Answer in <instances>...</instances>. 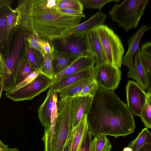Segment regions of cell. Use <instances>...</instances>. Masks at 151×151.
I'll return each instance as SVG.
<instances>
[{
	"mask_svg": "<svg viewBox=\"0 0 151 151\" xmlns=\"http://www.w3.org/2000/svg\"><path fill=\"white\" fill-rule=\"evenodd\" d=\"M140 52L151 57V42L143 44L139 48Z\"/></svg>",
	"mask_w": 151,
	"mask_h": 151,
	"instance_id": "37",
	"label": "cell"
},
{
	"mask_svg": "<svg viewBox=\"0 0 151 151\" xmlns=\"http://www.w3.org/2000/svg\"><path fill=\"white\" fill-rule=\"evenodd\" d=\"M40 73V71L39 70H35L30 74L22 82L16 85L11 91L16 90L27 85L37 77Z\"/></svg>",
	"mask_w": 151,
	"mask_h": 151,
	"instance_id": "33",
	"label": "cell"
},
{
	"mask_svg": "<svg viewBox=\"0 0 151 151\" xmlns=\"http://www.w3.org/2000/svg\"><path fill=\"white\" fill-rule=\"evenodd\" d=\"M26 42V58L35 70L40 72L44 65L43 56L38 50L29 47Z\"/></svg>",
	"mask_w": 151,
	"mask_h": 151,
	"instance_id": "23",
	"label": "cell"
},
{
	"mask_svg": "<svg viewBox=\"0 0 151 151\" xmlns=\"http://www.w3.org/2000/svg\"><path fill=\"white\" fill-rule=\"evenodd\" d=\"M73 130L70 151H79L89 131L87 116L83 117L79 124L73 129Z\"/></svg>",
	"mask_w": 151,
	"mask_h": 151,
	"instance_id": "20",
	"label": "cell"
},
{
	"mask_svg": "<svg viewBox=\"0 0 151 151\" xmlns=\"http://www.w3.org/2000/svg\"><path fill=\"white\" fill-rule=\"evenodd\" d=\"M106 136L97 135L94 137L90 143L89 151H111V145Z\"/></svg>",
	"mask_w": 151,
	"mask_h": 151,
	"instance_id": "24",
	"label": "cell"
},
{
	"mask_svg": "<svg viewBox=\"0 0 151 151\" xmlns=\"http://www.w3.org/2000/svg\"><path fill=\"white\" fill-rule=\"evenodd\" d=\"M8 145H6L0 140V151H6L8 147Z\"/></svg>",
	"mask_w": 151,
	"mask_h": 151,
	"instance_id": "44",
	"label": "cell"
},
{
	"mask_svg": "<svg viewBox=\"0 0 151 151\" xmlns=\"http://www.w3.org/2000/svg\"><path fill=\"white\" fill-rule=\"evenodd\" d=\"M88 33L57 37L50 40L49 43L51 48L58 52L94 59L88 40Z\"/></svg>",
	"mask_w": 151,
	"mask_h": 151,
	"instance_id": "6",
	"label": "cell"
},
{
	"mask_svg": "<svg viewBox=\"0 0 151 151\" xmlns=\"http://www.w3.org/2000/svg\"><path fill=\"white\" fill-rule=\"evenodd\" d=\"M140 56L141 60L142 65L148 73L150 77L151 74V58L140 52Z\"/></svg>",
	"mask_w": 151,
	"mask_h": 151,
	"instance_id": "34",
	"label": "cell"
},
{
	"mask_svg": "<svg viewBox=\"0 0 151 151\" xmlns=\"http://www.w3.org/2000/svg\"><path fill=\"white\" fill-rule=\"evenodd\" d=\"M107 63L120 68L124 50L121 40L114 31L102 25L95 28Z\"/></svg>",
	"mask_w": 151,
	"mask_h": 151,
	"instance_id": "7",
	"label": "cell"
},
{
	"mask_svg": "<svg viewBox=\"0 0 151 151\" xmlns=\"http://www.w3.org/2000/svg\"><path fill=\"white\" fill-rule=\"evenodd\" d=\"M151 27L147 25H144L141 27L128 40V49L125 55L122 58V64L127 66L129 71H131L134 68L133 60L134 55L139 47L140 42L144 33Z\"/></svg>",
	"mask_w": 151,
	"mask_h": 151,
	"instance_id": "13",
	"label": "cell"
},
{
	"mask_svg": "<svg viewBox=\"0 0 151 151\" xmlns=\"http://www.w3.org/2000/svg\"><path fill=\"white\" fill-rule=\"evenodd\" d=\"M6 151H19L16 148H10L8 147Z\"/></svg>",
	"mask_w": 151,
	"mask_h": 151,
	"instance_id": "45",
	"label": "cell"
},
{
	"mask_svg": "<svg viewBox=\"0 0 151 151\" xmlns=\"http://www.w3.org/2000/svg\"><path fill=\"white\" fill-rule=\"evenodd\" d=\"M94 64L95 60L93 58L86 56L78 57L65 69L55 76L52 84L69 76L93 67Z\"/></svg>",
	"mask_w": 151,
	"mask_h": 151,
	"instance_id": "15",
	"label": "cell"
},
{
	"mask_svg": "<svg viewBox=\"0 0 151 151\" xmlns=\"http://www.w3.org/2000/svg\"><path fill=\"white\" fill-rule=\"evenodd\" d=\"M52 57L53 52L52 49L51 52L45 53L43 55L44 65L40 71V73L53 80L54 76L52 68Z\"/></svg>",
	"mask_w": 151,
	"mask_h": 151,
	"instance_id": "29",
	"label": "cell"
},
{
	"mask_svg": "<svg viewBox=\"0 0 151 151\" xmlns=\"http://www.w3.org/2000/svg\"><path fill=\"white\" fill-rule=\"evenodd\" d=\"M137 151H151V142L143 145Z\"/></svg>",
	"mask_w": 151,
	"mask_h": 151,
	"instance_id": "41",
	"label": "cell"
},
{
	"mask_svg": "<svg viewBox=\"0 0 151 151\" xmlns=\"http://www.w3.org/2000/svg\"><path fill=\"white\" fill-rule=\"evenodd\" d=\"M52 82V79L40 73L27 85L16 90L6 92L5 95L12 101L16 102L32 100L46 91Z\"/></svg>",
	"mask_w": 151,
	"mask_h": 151,
	"instance_id": "8",
	"label": "cell"
},
{
	"mask_svg": "<svg viewBox=\"0 0 151 151\" xmlns=\"http://www.w3.org/2000/svg\"><path fill=\"white\" fill-rule=\"evenodd\" d=\"M106 18V15L101 11H99L85 22L64 31L58 37L88 33L97 27L103 25Z\"/></svg>",
	"mask_w": 151,
	"mask_h": 151,
	"instance_id": "12",
	"label": "cell"
},
{
	"mask_svg": "<svg viewBox=\"0 0 151 151\" xmlns=\"http://www.w3.org/2000/svg\"><path fill=\"white\" fill-rule=\"evenodd\" d=\"M127 105L132 114L140 116L145 103L146 93L138 84L129 81L126 86Z\"/></svg>",
	"mask_w": 151,
	"mask_h": 151,
	"instance_id": "10",
	"label": "cell"
},
{
	"mask_svg": "<svg viewBox=\"0 0 151 151\" xmlns=\"http://www.w3.org/2000/svg\"><path fill=\"white\" fill-rule=\"evenodd\" d=\"M148 0H125L120 4H115L109 12L112 20L117 22L125 32L138 26Z\"/></svg>",
	"mask_w": 151,
	"mask_h": 151,
	"instance_id": "4",
	"label": "cell"
},
{
	"mask_svg": "<svg viewBox=\"0 0 151 151\" xmlns=\"http://www.w3.org/2000/svg\"><path fill=\"white\" fill-rule=\"evenodd\" d=\"M16 28L6 53L3 56L5 73L3 75V91H12L15 86V78L21 65L26 58L27 42L25 37L28 33Z\"/></svg>",
	"mask_w": 151,
	"mask_h": 151,
	"instance_id": "3",
	"label": "cell"
},
{
	"mask_svg": "<svg viewBox=\"0 0 151 151\" xmlns=\"http://www.w3.org/2000/svg\"><path fill=\"white\" fill-rule=\"evenodd\" d=\"M60 12L74 16L85 18V15L83 13L73 10L67 9H58Z\"/></svg>",
	"mask_w": 151,
	"mask_h": 151,
	"instance_id": "36",
	"label": "cell"
},
{
	"mask_svg": "<svg viewBox=\"0 0 151 151\" xmlns=\"http://www.w3.org/2000/svg\"></svg>",
	"mask_w": 151,
	"mask_h": 151,
	"instance_id": "48",
	"label": "cell"
},
{
	"mask_svg": "<svg viewBox=\"0 0 151 151\" xmlns=\"http://www.w3.org/2000/svg\"><path fill=\"white\" fill-rule=\"evenodd\" d=\"M151 142V132L148 129L145 128L142 130L137 137L132 141L127 147L132 148V151H137L143 145Z\"/></svg>",
	"mask_w": 151,
	"mask_h": 151,
	"instance_id": "25",
	"label": "cell"
},
{
	"mask_svg": "<svg viewBox=\"0 0 151 151\" xmlns=\"http://www.w3.org/2000/svg\"><path fill=\"white\" fill-rule=\"evenodd\" d=\"M12 0H0V9L2 8L7 6H11Z\"/></svg>",
	"mask_w": 151,
	"mask_h": 151,
	"instance_id": "40",
	"label": "cell"
},
{
	"mask_svg": "<svg viewBox=\"0 0 151 151\" xmlns=\"http://www.w3.org/2000/svg\"><path fill=\"white\" fill-rule=\"evenodd\" d=\"M93 97L76 96L71 98L70 114L73 128L76 127L88 113Z\"/></svg>",
	"mask_w": 151,
	"mask_h": 151,
	"instance_id": "11",
	"label": "cell"
},
{
	"mask_svg": "<svg viewBox=\"0 0 151 151\" xmlns=\"http://www.w3.org/2000/svg\"><path fill=\"white\" fill-rule=\"evenodd\" d=\"M25 40L29 47L38 50L44 55L45 52L38 43L35 33L28 32Z\"/></svg>",
	"mask_w": 151,
	"mask_h": 151,
	"instance_id": "32",
	"label": "cell"
},
{
	"mask_svg": "<svg viewBox=\"0 0 151 151\" xmlns=\"http://www.w3.org/2000/svg\"><path fill=\"white\" fill-rule=\"evenodd\" d=\"M92 139V136L88 131L79 151H89L90 143Z\"/></svg>",
	"mask_w": 151,
	"mask_h": 151,
	"instance_id": "35",
	"label": "cell"
},
{
	"mask_svg": "<svg viewBox=\"0 0 151 151\" xmlns=\"http://www.w3.org/2000/svg\"><path fill=\"white\" fill-rule=\"evenodd\" d=\"M88 35L90 47L94 56L95 67L107 63L95 29L88 32Z\"/></svg>",
	"mask_w": 151,
	"mask_h": 151,
	"instance_id": "18",
	"label": "cell"
},
{
	"mask_svg": "<svg viewBox=\"0 0 151 151\" xmlns=\"http://www.w3.org/2000/svg\"><path fill=\"white\" fill-rule=\"evenodd\" d=\"M87 117L89 131L94 137L100 135L124 137L135 127L127 105L113 90L98 85Z\"/></svg>",
	"mask_w": 151,
	"mask_h": 151,
	"instance_id": "1",
	"label": "cell"
},
{
	"mask_svg": "<svg viewBox=\"0 0 151 151\" xmlns=\"http://www.w3.org/2000/svg\"><path fill=\"white\" fill-rule=\"evenodd\" d=\"M55 8L57 9H68L83 13L84 7L79 0H57Z\"/></svg>",
	"mask_w": 151,
	"mask_h": 151,
	"instance_id": "28",
	"label": "cell"
},
{
	"mask_svg": "<svg viewBox=\"0 0 151 151\" xmlns=\"http://www.w3.org/2000/svg\"><path fill=\"white\" fill-rule=\"evenodd\" d=\"M122 151H132V149L131 148L127 147L124 148Z\"/></svg>",
	"mask_w": 151,
	"mask_h": 151,
	"instance_id": "46",
	"label": "cell"
},
{
	"mask_svg": "<svg viewBox=\"0 0 151 151\" xmlns=\"http://www.w3.org/2000/svg\"><path fill=\"white\" fill-rule=\"evenodd\" d=\"M83 7L88 9L101 10L106 4L109 2H119L120 0H79Z\"/></svg>",
	"mask_w": 151,
	"mask_h": 151,
	"instance_id": "30",
	"label": "cell"
},
{
	"mask_svg": "<svg viewBox=\"0 0 151 151\" xmlns=\"http://www.w3.org/2000/svg\"><path fill=\"white\" fill-rule=\"evenodd\" d=\"M73 134L72 136L71 137L70 140H69L68 143L67 144V145L66 146V147L65 148L64 151H70L71 150V144L72 143V139L73 137Z\"/></svg>",
	"mask_w": 151,
	"mask_h": 151,
	"instance_id": "42",
	"label": "cell"
},
{
	"mask_svg": "<svg viewBox=\"0 0 151 151\" xmlns=\"http://www.w3.org/2000/svg\"><path fill=\"white\" fill-rule=\"evenodd\" d=\"M35 70H36L32 67L26 58L21 64L17 71L15 78V86Z\"/></svg>",
	"mask_w": 151,
	"mask_h": 151,
	"instance_id": "27",
	"label": "cell"
},
{
	"mask_svg": "<svg viewBox=\"0 0 151 151\" xmlns=\"http://www.w3.org/2000/svg\"><path fill=\"white\" fill-rule=\"evenodd\" d=\"M94 68V66L69 76L52 84L49 88V90L52 92H58L60 90L76 82L86 79L93 78Z\"/></svg>",
	"mask_w": 151,
	"mask_h": 151,
	"instance_id": "16",
	"label": "cell"
},
{
	"mask_svg": "<svg viewBox=\"0 0 151 151\" xmlns=\"http://www.w3.org/2000/svg\"><path fill=\"white\" fill-rule=\"evenodd\" d=\"M51 49L53 52L52 64L54 78L57 74L65 69L78 57L58 52Z\"/></svg>",
	"mask_w": 151,
	"mask_h": 151,
	"instance_id": "19",
	"label": "cell"
},
{
	"mask_svg": "<svg viewBox=\"0 0 151 151\" xmlns=\"http://www.w3.org/2000/svg\"><path fill=\"white\" fill-rule=\"evenodd\" d=\"M145 127L151 128V90L150 87L146 93V101L140 116Z\"/></svg>",
	"mask_w": 151,
	"mask_h": 151,
	"instance_id": "26",
	"label": "cell"
},
{
	"mask_svg": "<svg viewBox=\"0 0 151 151\" xmlns=\"http://www.w3.org/2000/svg\"><path fill=\"white\" fill-rule=\"evenodd\" d=\"M3 75L0 74V99L3 91Z\"/></svg>",
	"mask_w": 151,
	"mask_h": 151,
	"instance_id": "43",
	"label": "cell"
},
{
	"mask_svg": "<svg viewBox=\"0 0 151 151\" xmlns=\"http://www.w3.org/2000/svg\"><path fill=\"white\" fill-rule=\"evenodd\" d=\"M97 87L96 83L93 80L92 82L85 86L81 91L74 95L73 97L87 96L93 97L96 93Z\"/></svg>",
	"mask_w": 151,
	"mask_h": 151,
	"instance_id": "31",
	"label": "cell"
},
{
	"mask_svg": "<svg viewBox=\"0 0 151 151\" xmlns=\"http://www.w3.org/2000/svg\"><path fill=\"white\" fill-rule=\"evenodd\" d=\"M11 8V6H7L0 9V51L3 55L7 41L6 19Z\"/></svg>",
	"mask_w": 151,
	"mask_h": 151,
	"instance_id": "22",
	"label": "cell"
},
{
	"mask_svg": "<svg viewBox=\"0 0 151 151\" xmlns=\"http://www.w3.org/2000/svg\"><path fill=\"white\" fill-rule=\"evenodd\" d=\"M5 70L4 57L0 51V74L3 75L5 73Z\"/></svg>",
	"mask_w": 151,
	"mask_h": 151,
	"instance_id": "38",
	"label": "cell"
},
{
	"mask_svg": "<svg viewBox=\"0 0 151 151\" xmlns=\"http://www.w3.org/2000/svg\"><path fill=\"white\" fill-rule=\"evenodd\" d=\"M12 36H13V35H12ZM11 39H12V38H11ZM10 42H11V41H10ZM8 46H9V45H8Z\"/></svg>",
	"mask_w": 151,
	"mask_h": 151,
	"instance_id": "47",
	"label": "cell"
},
{
	"mask_svg": "<svg viewBox=\"0 0 151 151\" xmlns=\"http://www.w3.org/2000/svg\"><path fill=\"white\" fill-rule=\"evenodd\" d=\"M54 93L49 90L44 101L37 109L38 118L44 129H48L51 127Z\"/></svg>",
	"mask_w": 151,
	"mask_h": 151,
	"instance_id": "17",
	"label": "cell"
},
{
	"mask_svg": "<svg viewBox=\"0 0 151 151\" xmlns=\"http://www.w3.org/2000/svg\"><path fill=\"white\" fill-rule=\"evenodd\" d=\"M71 98L65 101L58 100L57 102L58 115L52 141L51 151H64L73 134L70 114Z\"/></svg>",
	"mask_w": 151,
	"mask_h": 151,
	"instance_id": "5",
	"label": "cell"
},
{
	"mask_svg": "<svg viewBox=\"0 0 151 151\" xmlns=\"http://www.w3.org/2000/svg\"><path fill=\"white\" fill-rule=\"evenodd\" d=\"M139 48V46L134 54V68L128 71L127 76L134 79L144 90H148L150 87V77L141 62Z\"/></svg>",
	"mask_w": 151,
	"mask_h": 151,
	"instance_id": "14",
	"label": "cell"
},
{
	"mask_svg": "<svg viewBox=\"0 0 151 151\" xmlns=\"http://www.w3.org/2000/svg\"><path fill=\"white\" fill-rule=\"evenodd\" d=\"M42 49L45 53H48L52 51V49L49 43L44 41L42 46Z\"/></svg>",
	"mask_w": 151,
	"mask_h": 151,
	"instance_id": "39",
	"label": "cell"
},
{
	"mask_svg": "<svg viewBox=\"0 0 151 151\" xmlns=\"http://www.w3.org/2000/svg\"><path fill=\"white\" fill-rule=\"evenodd\" d=\"M93 81V78L81 80L68 86L59 90L60 100L65 101L69 98L73 97L75 94L81 91L86 85Z\"/></svg>",
	"mask_w": 151,
	"mask_h": 151,
	"instance_id": "21",
	"label": "cell"
},
{
	"mask_svg": "<svg viewBox=\"0 0 151 151\" xmlns=\"http://www.w3.org/2000/svg\"><path fill=\"white\" fill-rule=\"evenodd\" d=\"M57 0H19L16 28L36 34L45 41L58 37L67 29L80 24L82 18L60 12Z\"/></svg>",
	"mask_w": 151,
	"mask_h": 151,
	"instance_id": "2",
	"label": "cell"
},
{
	"mask_svg": "<svg viewBox=\"0 0 151 151\" xmlns=\"http://www.w3.org/2000/svg\"><path fill=\"white\" fill-rule=\"evenodd\" d=\"M121 74L120 68L106 63L95 67L92 77L98 86L105 89L114 91L120 83Z\"/></svg>",
	"mask_w": 151,
	"mask_h": 151,
	"instance_id": "9",
	"label": "cell"
}]
</instances>
